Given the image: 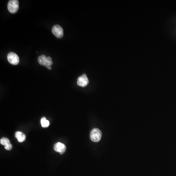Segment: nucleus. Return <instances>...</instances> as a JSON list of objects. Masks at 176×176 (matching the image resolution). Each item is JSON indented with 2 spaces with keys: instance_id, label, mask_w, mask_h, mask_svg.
<instances>
[{
  "instance_id": "0eeeda50",
  "label": "nucleus",
  "mask_w": 176,
  "mask_h": 176,
  "mask_svg": "<svg viewBox=\"0 0 176 176\" xmlns=\"http://www.w3.org/2000/svg\"><path fill=\"white\" fill-rule=\"evenodd\" d=\"M54 150L57 152H59L61 155H62L66 150V145L62 143L57 142L54 145Z\"/></svg>"
},
{
  "instance_id": "9d476101",
  "label": "nucleus",
  "mask_w": 176,
  "mask_h": 176,
  "mask_svg": "<svg viewBox=\"0 0 176 176\" xmlns=\"http://www.w3.org/2000/svg\"><path fill=\"white\" fill-rule=\"evenodd\" d=\"M0 143H1V144L2 145H4L5 146H7V145L10 144L11 142H10L9 139L8 138H3L2 139H1Z\"/></svg>"
},
{
  "instance_id": "7ed1b4c3",
  "label": "nucleus",
  "mask_w": 176,
  "mask_h": 176,
  "mask_svg": "<svg viewBox=\"0 0 176 176\" xmlns=\"http://www.w3.org/2000/svg\"><path fill=\"white\" fill-rule=\"evenodd\" d=\"M8 9L11 13L17 12L19 9V2L17 0H11L8 2Z\"/></svg>"
},
{
  "instance_id": "20e7f679",
  "label": "nucleus",
  "mask_w": 176,
  "mask_h": 176,
  "mask_svg": "<svg viewBox=\"0 0 176 176\" xmlns=\"http://www.w3.org/2000/svg\"><path fill=\"white\" fill-rule=\"evenodd\" d=\"M8 60L9 63H11V64L14 65H18L19 63V58L17 54H16L15 53H13V52H11L9 53L8 54Z\"/></svg>"
},
{
  "instance_id": "f257e3e1",
  "label": "nucleus",
  "mask_w": 176,
  "mask_h": 176,
  "mask_svg": "<svg viewBox=\"0 0 176 176\" xmlns=\"http://www.w3.org/2000/svg\"><path fill=\"white\" fill-rule=\"evenodd\" d=\"M38 61L40 65L45 66L47 68H48L49 67H51L53 64L52 58L50 56L46 57L44 55H41L38 58Z\"/></svg>"
},
{
  "instance_id": "423d86ee",
  "label": "nucleus",
  "mask_w": 176,
  "mask_h": 176,
  "mask_svg": "<svg viewBox=\"0 0 176 176\" xmlns=\"http://www.w3.org/2000/svg\"><path fill=\"white\" fill-rule=\"evenodd\" d=\"M89 79L86 74H84L77 79V84L79 86L85 87L89 84Z\"/></svg>"
},
{
  "instance_id": "1a4fd4ad",
  "label": "nucleus",
  "mask_w": 176,
  "mask_h": 176,
  "mask_svg": "<svg viewBox=\"0 0 176 176\" xmlns=\"http://www.w3.org/2000/svg\"><path fill=\"white\" fill-rule=\"evenodd\" d=\"M41 124L42 127H48L50 125V121L46 120V117H43L41 119Z\"/></svg>"
},
{
  "instance_id": "f03ea898",
  "label": "nucleus",
  "mask_w": 176,
  "mask_h": 176,
  "mask_svg": "<svg viewBox=\"0 0 176 176\" xmlns=\"http://www.w3.org/2000/svg\"><path fill=\"white\" fill-rule=\"evenodd\" d=\"M102 133L99 129L94 128L91 130L90 133V139L91 141L97 142L100 141L101 139Z\"/></svg>"
},
{
  "instance_id": "9b49d317",
  "label": "nucleus",
  "mask_w": 176,
  "mask_h": 176,
  "mask_svg": "<svg viewBox=\"0 0 176 176\" xmlns=\"http://www.w3.org/2000/svg\"><path fill=\"white\" fill-rule=\"evenodd\" d=\"M12 146L11 144L10 143V144H8V145H7V146H5V148L7 150H11V149H12Z\"/></svg>"
},
{
  "instance_id": "6e6552de",
  "label": "nucleus",
  "mask_w": 176,
  "mask_h": 176,
  "mask_svg": "<svg viewBox=\"0 0 176 176\" xmlns=\"http://www.w3.org/2000/svg\"><path fill=\"white\" fill-rule=\"evenodd\" d=\"M15 137L19 142H23L26 140V135L21 132H16L15 133Z\"/></svg>"
},
{
  "instance_id": "39448f33",
  "label": "nucleus",
  "mask_w": 176,
  "mask_h": 176,
  "mask_svg": "<svg viewBox=\"0 0 176 176\" xmlns=\"http://www.w3.org/2000/svg\"><path fill=\"white\" fill-rule=\"evenodd\" d=\"M52 32L56 37L62 38L64 35V31L62 27L56 24L52 28Z\"/></svg>"
}]
</instances>
